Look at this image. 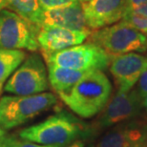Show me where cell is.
I'll use <instances>...</instances> for the list:
<instances>
[{
    "label": "cell",
    "mask_w": 147,
    "mask_h": 147,
    "mask_svg": "<svg viewBox=\"0 0 147 147\" xmlns=\"http://www.w3.org/2000/svg\"><path fill=\"white\" fill-rule=\"evenodd\" d=\"M0 147H63L57 145H40L22 140L16 134H7L2 140Z\"/></svg>",
    "instance_id": "cell-17"
},
{
    "label": "cell",
    "mask_w": 147,
    "mask_h": 147,
    "mask_svg": "<svg viewBox=\"0 0 147 147\" xmlns=\"http://www.w3.org/2000/svg\"><path fill=\"white\" fill-rule=\"evenodd\" d=\"M96 147H147V121L133 120L114 126Z\"/></svg>",
    "instance_id": "cell-12"
},
{
    "label": "cell",
    "mask_w": 147,
    "mask_h": 147,
    "mask_svg": "<svg viewBox=\"0 0 147 147\" xmlns=\"http://www.w3.org/2000/svg\"><path fill=\"white\" fill-rule=\"evenodd\" d=\"M142 109L145 111V113L147 115V95L142 98Z\"/></svg>",
    "instance_id": "cell-24"
},
{
    "label": "cell",
    "mask_w": 147,
    "mask_h": 147,
    "mask_svg": "<svg viewBox=\"0 0 147 147\" xmlns=\"http://www.w3.org/2000/svg\"><path fill=\"white\" fill-rule=\"evenodd\" d=\"M40 26H55L84 33H92L87 25L79 1L65 7L44 10Z\"/></svg>",
    "instance_id": "cell-13"
},
{
    "label": "cell",
    "mask_w": 147,
    "mask_h": 147,
    "mask_svg": "<svg viewBox=\"0 0 147 147\" xmlns=\"http://www.w3.org/2000/svg\"><path fill=\"white\" fill-rule=\"evenodd\" d=\"M46 63L78 71H102L109 67L111 57L96 44H85L71 47L43 57Z\"/></svg>",
    "instance_id": "cell-6"
},
{
    "label": "cell",
    "mask_w": 147,
    "mask_h": 147,
    "mask_svg": "<svg viewBox=\"0 0 147 147\" xmlns=\"http://www.w3.org/2000/svg\"><path fill=\"white\" fill-rule=\"evenodd\" d=\"M111 93L112 85L107 76L102 71H91L59 98L78 117L90 119L104 109Z\"/></svg>",
    "instance_id": "cell-2"
},
{
    "label": "cell",
    "mask_w": 147,
    "mask_h": 147,
    "mask_svg": "<svg viewBox=\"0 0 147 147\" xmlns=\"http://www.w3.org/2000/svg\"><path fill=\"white\" fill-rule=\"evenodd\" d=\"M57 104V96L50 92L33 96H4L0 98V127L6 132L19 127Z\"/></svg>",
    "instance_id": "cell-3"
},
{
    "label": "cell",
    "mask_w": 147,
    "mask_h": 147,
    "mask_svg": "<svg viewBox=\"0 0 147 147\" xmlns=\"http://www.w3.org/2000/svg\"><path fill=\"white\" fill-rule=\"evenodd\" d=\"M122 21L126 22L131 27L136 29L140 33L147 36V18L135 13H127L122 17Z\"/></svg>",
    "instance_id": "cell-18"
},
{
    "label": "cell",
    "mask_w": 147,
    "mask_h": 147,
    "mask_svg": "<svg viewBox=\"0 0 147 147\" xmlns=\"http://www.w3.org/2000/svg\"><path fill=\"white\" fill-rule=\"evenodd\" d=\"M7 8L32 24L40 26L44 10L38 0H7Z\"/></svg>",
    "instance_id": "cell-16"
},
{
    "label": "cell",
    "mask_w": 147,
    "mask_h": 147,
    "mask_svg": "<svg viewBox=\"0 0 147 147\" xmlns=\"http://www.w3.org/2000/svg\"><path fill=\"white\" fill-rule=\"evenodd\" d=\"M146 38H147V36H146Z\"/></svg>",
    "instance_id": "cell-29"
},
{
    "label": "cell",
    "mask_w": 147,
    "mask_h": 147,
    "mask_svg": "<svg viewBox=\"0 0 147 147\" xmlns=\"http://www.w3.org/2000/svg\"><path fill=\"white\" fill-rule=\"evenodd\" d=\"M87 39L111 57L147 50L146 36L124 21L93 31Z\"/></svg>",
    "instance_id": "cell-4"
},
{
    "label": "cell",
    "mask_w": 147,
    "mask_h": 147,
    "mask_svg": "<svg viewBox=\"0 0 147 147\" xmlns=\"http://www.w3.org/2000/svg\"><path fill=\"white\" fill-rule=\"evenodd\" d=\"M136 90L142 98L147 95V69L143 72L142 76L139 79V81H138V86Z\"/></svg>",
    "instance_id": "cell-20"
},
{
    "label": "cell",
    "mask_w": 147,
    "mask_h": 147,
    "mask_svg": "<svg viewBox=\"0 0 147 147\" xmlns=\"http://www.w3.org/2000/svg\"><path fill=\"white\" fill-rule=\"evenodd\" d=\"M94 131L68 112L61 110L42 121L21 129L16 135L36 144L66 147L76 140H84Z\"/></svg>",
    "instance_id": "cell-1"
},
{
    "label": "cell",
    "mask_w": 147,
    "mask_h": 147,
    "mask_svg": "<svg viewBox=\"0 0 147 147\" xmlns=\"http://www.w3.org/2000/svg\"><path fill=\"white\" fill-rule=\"evenodd\" d=\"M131 13H138V14H140V16H144L147 18V2L142 4V6H140L139 8L136 9L134 11H131Z\"/></svg>",
    "instance_id": "cell-22"
},
{
    "label": "cell",
    "mask_w": 147,
    "mask_h": 147,
    "mask_svg": "<svg viewBox=\"0 0 147 147\" xmlns=\"http://www.w3.org/2000/svg\"><path fill=\"white\" fill-rule=\"evenodd\" d=\"M46 65L49 84L58 96L68 93L87 73L91 72L62 68L50 63H46Z\"/></svg>",
    "instance_id": "cell-14"
},
{
    "label": "cell",
    "mask_w": 147,
    "mask_h": 147,
    "mask_svg": "<svg viewBox=\"0 0 147 147\" xmlns=\"http://www.w3.org/2000/svg\"><path fill=\"white\" fill-rule=\"evenodd\" d=\"M8 133L6 132L4 129H2L1 127H0V144H1L2 140H4V138L6 137V135H7Z\"/></svg>",
    "instance_id": "cell-25"
},
{
    "label": "cell",
    "mask_w": 147,
    "mask_h": 147,
    "mask_svg": "<svg viewBox=\"0 0 147 147\" xmlns=\"http://www.w3.org/2000/svg\"><path fill=\"white\" fill-rule=\"evenodd\" d=\"M142 110V98L136 89L128 92L117 90V94L101 112L96 122V129H105L119 123L129 121L138 117Z\"/></svg>",
    "instance_id": "cell-8"
},
{
    "label": "cell",
    "mask_w": 147,
    "mask_h": 147,
    "mask_svg": "<svg viewBox=\"0 0 147 147\" xmlns=\"http://www.w3.org/2000/svg\"><path fill=\"white\" fill-rule=\"evenodd\" d=\"M39 27L32 24L10 10L0 13V47L11 50L36 52Z\"/></svg>",
    "instance_id": "cell-7"
},
{
    "label": "cell",
    "mask_w": 147,
    "mask_h": 147,
    "mask_svg": "<svg viewBox=\"0 0 147 147\" xmlns=\"http://www.w3.org/2000/svg\"><path fill=\"white\" fill-rule=\"evenodd\" d=\"M90 36L89 33L70 29L40 26L37 33V44L42 57L82 44Z\"/></svg>",
    "instance_id": "cell-11"
},
{
    "label": "cell",
    "mask_w": 147,
    "mask_h": 147,
    "mask_svg": "<svg viewBox=\"0 0 147 147\" xmlns=\"http://www.w3.org/2000/svg\"><path fill=\"white\" fill-rule=\"evenodd\" d=\"M43 10H53L78 2V0H38Z\"/></svg>",
    "instance_id": "cell-19"
},
{
    "label": "cell",
    "mask_w": 147,
    "mask_h": 147,
    "mask_svg": "<svg viewBox=\"0 0 147 147\" xmlns=\"http://www.w3.org/2000/svg\"><path fill=\"white\" fill-rule=\"evenodd\" d=\"M66 147H85V140H76V142L71 143V144L66 146Z\"/></svg>",
    "instance_id": "cell-23"
},
{
    "label": "cell",
    "mask_w": 147,
    "mask_h": 147,
    "mask_svg": "<svg viewBox=\"0 0 147 147\" xmlns=\"http://www.w3.org/2000/svg\"><path fill=\"white\" fill-rule=\"evenodd\" d=\"M88 147H96V145H94V144H90Z\"/></svg>",
    "instance_id": "cell-28"
},
{
    "label": "cell",
    "mask_w": 147,
    "mask_h": 147,
    "mask_svg": "<svg viewBox=\"0 0 147 147\" xmlns=\"http://www.w3.org/2000/svg\"><path fill=\"white\" fill-rule=\"evenodd\" d=\"M49 86L45 60L42 55L34 52L10 76L3 91L14 96H33L47 92Z\"/></svg>",
    "instance_id": "cell-5"
},
{
    "label": "cell",
    "mask_w": 147,
    "mask_h": 147,
    "mask_svg": "<svg viewBox=\"0 0 147 147\" xmlns=\"http://www.w3.org/2000/svg\"><path fill=\"white\" fill-rule=\"evenodd\" d=\"M80 3H84V2H88V1H90V0H78Z\"/></svg>",
    "instance_id": "cell-27"
},
{
    "label": "cell",
    "mask_w": 147,
    "mask_h": 147,
    "mask_svg": "<svg viewBox=\"0 0 147 147\" xmlns=\"http://www.w3.org/2000/svg\"><path fill=\"white\" fill-rule=\"evenodd\" d=\"M26 57L27 53L22 50H11L0 47V94L7 80L25 60Z\"/></svg>",
    "instance_id": "cell-15"
},
{
    "label": "cell",
    "mask_w": 147,
    "mask_h": 147,
    "mask_svg": "<svg viewBox=\"0 0 147 147\" xmlns=\"http://www.w3.org/2000/svg\"><path fill=\"white\" fill-rule=\"evenodd\" d=\"M146 2H147V0H128L127 8H126L125 13H131V11H134L135 10H136V9L139 8L140 6H142V4H144V3H146Z\"/></svg>",
    "instance_id": "cell-21"
},
{
    "label": "cell",
    "mask_w": 147,
    "mask_h": 147,
    "mask_svg": "<svg viewBox=\"0 0 147 147\" xmlns=\"http://www.w3.org/2000/svg\"><path fill=\"white\" fill-rule=\"evenodd\" d=\"M128 0H90L81 3L87 25L91 31L113 25L122 19Z\"/></svg>",
    "instance_id": "cell-10"
},
{
    "label": "cell",
    "mask_w": 147,
    "mask_h": 147,
    "mask_svg": "<svg viewBox=\"0 0 147 147\" xmlns=\"http://www.w3.org/2000/svg\"><path fill=\"white\" fill-rule=\"evenodd\" d=\"M147 69V55L128 53L112 57L109 70L117 90L128 92L133 89L143 72Z\"/></svg>",
    "instance_id": "cell-9"
},
{
    "label": "cell",
    "mask_w": 147,
    "mask_h": 147,
    "mask_svg": "<svg viewBox=\"0 0 147 147\" xmlns=\"http://www.w3.org/2000/svg\"><path fill=\"white\" fill-rule=\"evenodd\" d=\"M7 8V0H0V13Z\"/></svg>",
    "instance_id": "cell-26"
}]
</instances>
